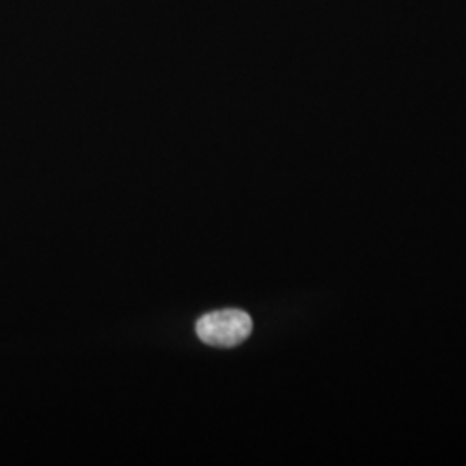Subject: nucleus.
Wrapping results in <instances>:
<instances>
[{
    "label": "nucleus",
    "mask_w": 466,
    "mask_h": 466,
    "mask_svg": "<svg viewBox=\"0 0 466 466\" xmlns=\"http://www.w3.org/2000/svg\"><path fill=\"white\" fill-rule=\"evenodd\" d=\"M198 337L215 348H235L252 332V318L242 309H219L198 319Z\"/></svg>",
    "instance_id": "nucleus-1"
}]
</instances>
